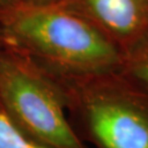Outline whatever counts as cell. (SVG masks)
<instances>
[{"instance_id": "cell-9", "label": "cell", "mask_w": 148, "mask_h": 148, "mask_svg": "<svg viewBox=\"0 0 148 148\" xmlns=\"http://www.w3.org/2000/svg\"><path fill=\"white\" fill-rule=\"evenodd\" d=\"M1 45H2V40H1V35H0V48H1Z\"/></svg>"}, {"instance_id": "cell-1", "label": "cell", "mask_w": 148, "mask_h": 148, "mask_svg": "<svg viewBox=\"0 0 148 148\" xmlns=\"http://www.w3.org/2000/svg\"><path fill=\"white\" fill-rule=\"evenodd\" d=\"M0 35L53 77L122 67L121 48L85 16L60 5L19 3L0 12Z\"/></svg>"}, {"instance_id": "cell-7", "label": "cell", "mask_w": 148, "mask_h": 148, "mask_svg": "<svg viewBox=\"0 0 148 148\" xmlns=\"http://www.w3.org/2000/svg\"><path fill=\"white\" fill-rule=\"evenodd\" d=\"M63 0H20V3L31 5H57Z\"/></svg>"}, {"instance_id": "cell-3", "label": "cell", "mask_w": 148, "mask_h": 148, "mask_svg": "<svg viewBox=\"0 0 148 148\" xmlns=\"http://www.w3.org/2000/svg\"><path fill=\"white\" fill-rule=\"evenodd\" d=\"M0 106L16 126L48 146L89 148L69 124L65 95L57 80L3 41Z\"/></svg>"}, {"instance_id": "cell-5", "label": "cell", "mask_w": 148, "mask_h": 148, "mask_svg": "<svg viewBox=\"0 0 148 148\" xmlns=\"http://www.w3.org/2000/svg\"><path fill=\"white\" fill-rule=\"evenodd\" d=\"M121 69L148 90V30L122 51Z\"/></svg>"}, {"instance_id": "cell-6", "label": "cell", "mask_w": 148, "mask_h": 148, "mask_svg": "<svg viewBox=\"0 0 148 148\" xmlns=\"http://www.w3.org/2000/svg\"><path fill=\"white\" fill-rule=\"evenodd\" d=\"M0 148H54L18 127L0 106Z\"/></svg>"}, {"instance_id": "cell-4", "label": "cell", "mask_w": 148, "mask_h": 148, "mask_svg": "<svg viewBox=\"0 0 148 148\" xmlns=\"http://www.w3.org/2000/svg\"><path fill=\"white\" fill-rule=\"evenodd\" d=\"M123 51L148 30V0H63Z\"/></svg>"}, {"instance_id": "cell-8", "label": "cell", "mask_w": 148, "mask_h": 148, "mask_svg": "<svg viewBox=\"0 0 148 148\" xmlns=\"http://www.w3.org/2000/svg\"><path fill=\"white\" fill-rule=\"evenodd\" d=\"M19 3H20V0H0V12L8 10Z\"/></svg>"}, {"instance_id": "cell-2", "label": "cell", "mask_w": 148, "mask_h": 148, "mask_svg": "<svg viewBox=\"0 0 148 148\" xmlns=\"http://www.w3.org/2000/svg\"><path fill=\"white\" fill-rule=\"evenodd\" d=\"M54 78L64 91L69 124L82 143L148 148V90L122 69Z\"/></svg>"}]
</instances>
